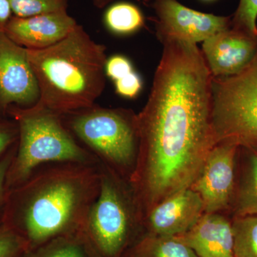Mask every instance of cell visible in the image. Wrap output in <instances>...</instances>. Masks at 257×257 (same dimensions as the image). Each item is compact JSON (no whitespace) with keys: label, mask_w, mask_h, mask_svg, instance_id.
Returning <instances> with one entry per match:
<instances>
[{"label":"cell","mask_w":257,"mask_h":257,"mask_svg":"<svg viewBox=\"0 0 257 257\" xmlns=\"http://www.w3.org/2000/svg\"><path fill=\"white\" fill-rule=\"evenodd\" d=\"M7 115L18 127L16 152L7 175V192L23 183L44 165L100 162L79 145L66 127L62 116L38 103L30 107L10 106Z\"/></svg>","instance_id":"4"},{"label":"cell","mask_w":257,"mask_h":257,"mask_svg":"<svg viewBox=\"0 0 257 257\" xmlns=\"http://www.w3.org/2000/svg\"><path fill=\"white\" fill-rule=\"evenodd\" d=\"M157 38L196 44L231 28V16H218L187 8L177 0H153Z\"/></svg>","instance_id":"9"},{"label":"cell","mask_w":257,"mask_h":257,"mask_svg":"<svg viewBox=\"0 0 257 257\" xmlns=\"http://www.w3.org/2000/svg\"><path fill=\"white\" fill-rule=\"evenodd\" d=\"M234 257H257V215L233 218Z\"/></svg>","instance_id":"19"},{"label":"cell","mask_w":257,"mask_h":257,"mask_svg":"<svg viewBox=\"0 0 257 257\" xmlns=\"http://www.w3.org/2000/svg\"><path fill=\"white\" fill-rule=\"evenodd\" d=\"M211 125L215 145L257 144V54L239 73L211 77Z\"/></svg>","instance_id":"7"},{"label":"cell","mask_w":257,"mask_h":257,"mask_svg":"<svg viewBox=\"0 0 257 257\" xmlns=\"http://www.w3.org/2000/svg\"><path fill=\"white\" fill-rule=\"evenodd\" d=\"M231 217L257 215V144L239 145Z\"/></svg>","instance_id":"15"},{"label":"cell","mask_w":257,"mask_h":257,"mask_svg":"<svg viewBox=\"0 0 257 257\" xmlns=\"http://www.w3.org/2000/svg\"><path fill=\"white\" fill-rule=\"evenodd\" d=\"M115 91L118 95L126 99H135L143 89V80L140 74L133 71L123 78L114 82Z\"/></svg>","instance_id":"24"},{"label":"cell","mask_w":257,"mask_h":257,"mask_svg":"<svg viewBox=\"0 0 257 257\" xmlns=\"http://www.w3.org/2000/svg\"><path fill=\"white\" fill-rule=\"evenodd\" d=\"M204 203L193 189H182L152 208L145 217L149 233L180 236L189 231L204 214Z\"/></svg>","instance_id":"13"},{"label":"cell","mask_w":257,"mask_h":257,"mask_svg":"<svg viewBox=\"0 0 257 257\" xmlns=\"http://www.w3.org/2000/svg\"><path fill=\"white\" fill-rule=\"evenodd\" d=\"M104 23L113 35L128 36L145 27V16L136 5L118 2L108 7L104 15Z\"/></svg>","instance_id":"18"},{"label":"cell","mask_w":257,"mask_h":257,"mask_svg":"<svg viewBox=\"0 0 257 257\" xmlns=\"http://www.w3.org/2000/svg\"><path fill=\"white\" fill-rule=\"evenodd\" d=\"M28 251L25 239L5 223H0V257H23Z\"/></svg>","instance_id":"22"},{"label":"cell","mask_w":257,"mask_h":257,"mask_svg":"<svg viewBox=\"0 0 257 257\" xmlns=\"http://www.w3.org/2000/svg\"><path fill=\"white\" fill-rule=\"evenodd\" d=\"M17 145L0 159V223L3 220L5 202H6L7 175H8V170H9L10 165H11L12 162H13V158H14L17 150Z\"/></svg>","instance_id":"26"},{"label":"cell","mask_w":257,"mask_h":257,"mask_svg":"<svg viewBox=\"0 0 257 257\" xmlns=\"http://www.w3.org/2000/svg\"><path fill=\"white\" fill-rule=\"evenodd\" d=\"M239 145L216 143L208 153L190 188L200 196L205 213H229L234 199L236 155Z\"/></svg>","instance_id":"8"},{"label":"cell","mask_w":257,"mask_h":257,"mask_svg":"<svg viewBox=\"0 0 257 257\" xmlns=\"http://www.w3.org/2000/svg\"><path fill=\"white\" fill-rule=\"evenodd\" d=\"M128 257H199L179 236L149 233L132 248Z\"/></svg>","instance_id":"16"},{"label":"cell","mask_w":257,"mask_h":257,"mask_svg":"<svg viewBox=\"0 0 257 257\" xmlns=\"http://www.w3.org/2000/svg\"><path fill=\"white\" fill-rule=\"evenodd\" d=\"M202 52L212 77L234 75L256 57L257 36L230 28L203 42Z\"/></svg>","instance_id":"11"},{"label":"cell","mask_w":257,"mask_h":257,"mask_svg":"<svg viewBox=\"0 0 257 257\" xmlns=\"http://www.w3.org/2000/svg\"><path fill=\"white\" fill-rule=\"evenodd\" d=\"M40 99L36 77L27 49L0 30V114L12 106L30 107Z\"/></svg>","instance_id":"10"},{"label":"cell","mask_w":257,"mask_h":257,"mask_svg":"<svg viewBox=\"0 0 257 257\" xmlns=\"http://www.w3.org/2000/svg\"><path fill=\"white\" fill-rule=\"evenodd\" d=\"M99 163L40 167L7 192L2 222L25 239L28 251L55 238L84 234L100 189Z\"/></svg>","instance_id":"2"},{"label":"cell","mask_w":257,"mask_h":257,"mask_svg":"<svg viewBox=\"0 0 257 257\" xmlns=\"http://www.w3.org/2000/svg\"><path fill=\"white\" fill-rule=\"evenodd\" d=\"M179 236L199 257H234L232 218L223 213H204Z\"/></svg>","instance_id":"14"},{"label":"cell","mask_w":257,"mask_h":257,"mask_svg":"<svg viewBox=\"0 0 257 257\" xmlns=\"http://www.w3.org/2000/svg\"><path fill=\"white\" fill-rule=\"evenodd\" d=\"M13 16V10L9 0H0V30L3 31Z\"/></svg>","instance_id":"27"},{"label":"cell","mask_w":257,"mask_h":257,"mask_svg":"<svg viewBox=\"0 0 257 257\" xmlns=\"http://www.w3.org/2000/svg\"><path fill=\"white\" fill-rule=\"evenodd\" d=\"M96 8L102 9L107 5L111 4L114 0H90Z\"/></svg>","instance_id":"28"},{"label":"cell","mask_w":257,"mask_h":257,"mask_svg":"<svg viewBox=\"0 0 257 257\" xmlns=\"http://www.w3.org/2000/svg\"><path fill=\"white\" fill-rule=\"evenodd\" d=\"M201 1L204 2V3H213V2L217 1V0H201Z\"/></svg>","instance_id":"29"},{"label":"cell","mask_w":257,"mask_h":257,"mask_svg":"<svg viewBox=\"0 0 257 257\" xmlns=\"http://www.w3.org/2000/svg\"><path fill=\"white\" fill-rule=\"evenodd\" d=\"M231 28L257 36V0H239L231 15Z\"/></svg>","instance_id":"21"},{"label":"cell","mask_w":257,"mask_h":257,"mask_svg":"<svg viewBox=\"0 0 257 257\" xmlns=\"http://www.w3.org/2000/svg\"><path fill=\"white\" fill-rule=\"evenodd\" d=\"M99 170L100 189L84 234L99 257H120L143 216L127 179L101 162Z\"/></svg>","instance_id":"6"},{"label":"cell","mask_w":257,"mask_h":257,"mask_svg":"<svg viewBox=\"0 0 257 257\" xmlns=\"http://www.w3.org/2000/svg\"><path fill=\"white\" fill-rule=\"evenodd\" d=\"M18 127L14 119L0 114V159L18 145Z\"/></svg>","instance_id":"23"},{"label":"cell","mask_w":257,"mask_h":257,"mask_svg":"<svg viewBox=\"0 0 257 257\" xmlns=\"http://www.w3.org/2000/svg\"><path fill=\"white\" fill-rule=\"evenodd\" d=\"M62 117L74 138L101 163L130 180L140 143L138 117L133 111L93 105Z\"/></svg>","instance_id":"5"},{"label":"cell","mask_w":257,"mask_h":257,"mask_svg":"<svg viewBox=\"0 0 257 257\" xmlns=\"http://www.w3.org/2000/svg\"><path fill=\"white\" fill-rule=\"evenodd\" d=\"M23 257H99L85 234L60 236L27 251Z\"/></svg>","instance_id":"17"},{"label":"cell","mask_w":257,"mask_h":257,"mask_svg":"<svg viewBox=\"0 0 257 257\" xmlns=\"http://www.w3.org/2000/svg\"><path fill=\"white\" fill-rule=\"evenodd\" d=\"M133 71L135 69L133 62L124 55H115L106 59L105 74L114 82L123 78Z\"/></svg>","instance_id":"25"},{"label":"cell","mask_w":257,"mask_h":257,"mask_svg":"<svg viewBox=\"0 0 257 257\" xmlns=\"http://www.w3.org/2000/svg\"><path fill=\"white\" fill-rule=\"evenodd\" d=\"M77 25L67 10H62L28 18L13 15L3 31L24 48L42 50L63 40Z\"/></svg>","instance_id":"12"},{"label":"cell","mask_w":257,"mask_h":257,"mask_svg":"<svg viewBox=\"0 0 257 257\" xmlns=\"http://www.w3.org/2000/svg\"><path fill=\"white\" fill-rule=\"evenodd\" d=\"M40 89V105L60 116L94 105L105 86V47L77 25L63 40L28 50Z\"/></svg>","instance_id":"3"},{"label":"cell","mask_w":257,"mask_h":257,"mask_svg":"<svg viewBox=\"0 0 257 257\" xmlns=\"http://www.w3.org/2000/svg\"><path fill=\"white\" fill-rule=\"evenodd\" d=\"M163 51L146 105L137 114L139 151L130 177L144 220L152 208L189 188L215 145L211 74L196 44L161 42Z\"/></svg>","instance_id":"1"},{"label":"cell","mask_w":257,"mask_h":257,"mask_svg":"<svg viewBox=\"0 0 257 257\" xmlns=\"http://www.w3.org/2000/svg\"><path fill=\"white\" fill-rule=\"evenodd\" d=\"M13 15L28 18L34 15L67 10L68 0H9Z\"/></svg>","instance_id":"20"}]
</instances>
